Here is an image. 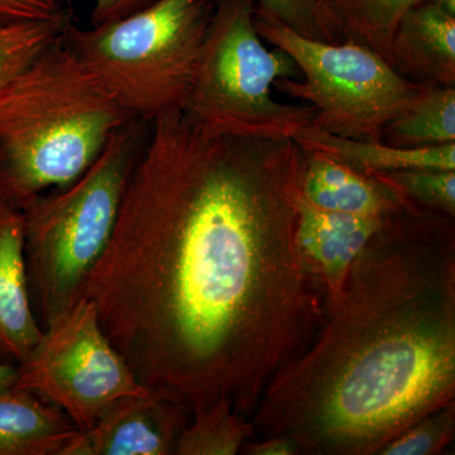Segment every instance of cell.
Segmentation results:
<instances>
[{
    "label": "cell",
    "mask_w": 455,
    "mask_h": 455,
    "mask_svg": "<svg viewBox=\"0 0 455 455\" xmlns=\"http://www.w3.org/2000/svg\"><path fill=\"white\" fill-rule=\"evenodd\" d=\"M386 220L323 211L301 196L296 235L305 262L324 286L326 313L339 304L353 262Z\"/></svg>",
    "instance_id": "cell-10"
},
{
    "label": "cell",
    "mask_w": 455,
    "mask_h": 455,
    "mask_svg": "<svg viewBox=\"0 0 455 455\" xmlns=\"http://www.w3.org/2000/svg\"><path fill=\"white\" fill-rule=\"evenodd\" d=\"M263 41L292 57L304 80L280 79L274 89L315 109L311 127L346 139L382 140L386 125L420 94L423 83L398 73L381 55L350 40L329 44L293 31L259 11Z\"/></svg>",
    "instance_id": "cell-7"
},
{
    "label": "cell",
    "mask_w": 455,
    "mask_h": 455,
    "mask_svg": "<svg viewBox=\"0 0 455 455\" xmlns=\"http://www.w3.org/2000/svg\"><path fill=\"white\" fill-rule=\"evenodd\" d=\"M191 410L148 391L123 397L90 429L80 431L61 455H170Z\"/></svg>",
    "instance_id": "cell-9"
},
{
    "label": "cell",
    "mask_w": 455,
    "mask_h": 455,
    "mask_svg": "<svg viewBox=\"0 0 455 455\" xmlns=\"http://www.w3.org/2000/svg\"><path fill=\"white\" fill-rule=\"evenodd\" d=\"M307 152L333 158L367 173L434 169L455 171V142L427 147H401L383 140H364L334 136L316 128L301 131L293 139Z\"/></svg>",
    "instance_id": "cell-15"
},
{
    "label": "cell",
    "mask_w": 455,
    "mask_h": 455,
    "mask_svg": "<svg viewBox=\"0 0 455 455\" xmlns=\"http://www.w3.org/2000/svg\"><path fill=\"white\" fill-rule=\"evenodd\" d=\"M433 4L447 12L451 16L455 17V0H434Z\"/></svg>",
    "instance_id": "cell-27"
},
{
    "label": "cell",
    "mask_w": 455,
    "mask_h": 455,
    "mask_svg": "<svg viewBox=\"0 0 455 455\" xmlns=\"http://www.w3.org/2000/svg\"><path fill=\"white\" fill-rule=\"evenodd\" d=\"M388 62L407 79L455 86V17L433 3L410 9L395 33Z\"/></svg>",
    "instance_id": "cell-13"
},
{
    "label": "cell",
    "mask_w": 455,
    "mask_h": 455,
    "mask_svg": "<svg viewBox=\"0 0 455 455\" xmlns=\"http://www.w3.org/2000/svg\"><path fill=\"white\" fill-rule=\"evenodd\" d=\"M254 438L251 419L239 414L227 400L196 410L176 443V455H235Z\"/></svg>",
    "instance_id": "cell-17"
},
{
    "label": "cell",
    "mask_w": 455,
    "mask_h": 455,
    "mask_svg": "<svg viewBox=\"0 0 455 455\" xmlns=\"http://www.w3.org/2000/svg\"><path fill=\"white\" fill-rule=\"evenodd\" d=\"M17 379V366L0 359V390L12 387Z\"/></svg>",
    "instance_id": "cell-26"
},
{
    "label": "cell",
    "mask_w": 455,
    "mask_h": 455,
    "mask_svg": "<svg viewBox=\"0 0 455 455\" xmlns=\"http://www.w3.org/2000/svg\"><path fill=\"white\" fill-rule=\"evenodd\" d=\"M339 20L344 40L363 44L390 60L392 41L401 20L420 0H328Z\"/></svg>",
    "instance_id": "cell-19"
},
{
    "label": "cell",
    "mask_w": 455,
    "mask_h": 455,
    "mask_svg": "<svg viewBox=\"0 0 455 455\" xmlns=\"http://www.w3.org/2000/svg\"><path fill=\"white\" fill-rule=\"evenodd\" d=\"M305 154L301 196L316 208L361 217L388 218L412 204L379 180L348 164L315 152Z\"/></svg>",
    "instance_id": "cell-12"
},
{
    "label": "cell",
    "mask_w": 455,
    "mask_h": 455,
    "mask_svg": "<svg viewBox=\"0 0 455 455\" xmlns=\"http://www.w3.org/2000/svg\"><path fill=\"white\" fill-rule=\"evenodd\" d=\"M307 154L239 139L182 110L151 123L106 252L80 298L148 391L251 419L326 317L299 247Z\"/></svg>",
    "instance_id": "cell-1"
},
{
    "label": "cell",
    "mask_w": 455,
    "mask_h": 455,
    "mask_svg": "<svg viewBox=\"0 0 455 455\" xmlns=\"http://www.w3.org/2000/svg\"><path fill=\"white\" fill-rule=\"evenodd\" d=\"M243 455H301L295 440L287 435H272L252 438L242 447Z\"/></svg>",
    "instance_id": "cell-25"
},
{
    "label": "cell",
    "mask_w": 455,
    "mask_h": 455,
    "mask_svg": "<svg viewBox=\"0 0 455 455\" xmlns=\"http://www.w3.org/2000/svg\"><path fill=\"white\" fill-rule=\"evenodd\" d=\"M80 433L64 411L32 392L0 390V455H61Z\"/></svg>",
    "instance_id": "cell-14"
},
{
    "label": "cell",
    "mask_w": 455,
    "mask_h": 455,
    "mask_svg": "<svg viewBox=\"0 0 455 455\" xmlns=\"http://www.w3.org/2000/svg\"><path fill=\"white\" fill-rule=\"evenodd\" d=\"M208 0H156L108 25L71 23L64 42L132 118L184 109L211 20Z\"/></svg>",
    "instance_id": "cell-5"
},
{
    "label": "cell",
    "mask_w": 455,
    "mask_h": 455,
    "mask_svg": "<svg viewBox=\"0 0 455 455\" xmlns=\"http://www.w3.org/2000/svg\"><path fill=\"white\" fill-rule=\"evenodd\" d=\"M423 84L418 98L386 125L383 142L401 147L455 142V86Z\"/></svg>",
    "instance_id": "cell-16"
},
{
    "label": "cell",
    "mask_w": 455,
    "mask_h": 455,
    "mask_svg": "<svg viewBox=\"0 0 455 455\" xmlns=\"http://www.w3.org/2000/svg\"><path fill=\"white\" fill-rule=\"evenodd\" d=\"M132 119L62 38L0 92V197L22 211L71 184Z\"/></svg>",
    "instance_id": "cell-3"
},
{
    "label": "cell",
    "mask_w": 455,
    "mask_h": 455,
    "mask_svg": "<svg viewBox=\"0 0 455 455\" xmlns=\"http://www.w3.org/2000/svg\"><path fill=\"white\" fill-rule=\"evenodd\" d=\"M147 134V123L132 119L82 176L22 209L33 309L44 328L79 300L106 252Z\"/></svg>",
    "instance_id": "cell-4"
},
{
    "label": "cell",
    "mask_w": 455,
    "mask_h": 455,
    "mask_svg": "<svg viewBox=\"0 0 455 455\" xmlns=\"http://www.w3.org/2000/svg\"><path fill=\"white\" fill-rule=\"evenodd\" d=\"M455 438V403L424 416L392 439L379 455H436Z\"/></svg>",
    "instance_id": "cell-22"
},
{
    "label": "cell",
    "mask_w": 455,
    "mask_h": 455,
    "mask_svg": "<svg viewBox=\"0 0 455 455\" xmlns=\"http://www.w3.org/2000/svg\"><path fill=\"white\" fill-rule=\"evenodd\" d=\"M254 13L253 0H220L182 112L203 130L221 136L293 140L309 127L315 109L274 98L277 80L299 79L301 74L291 56L263 44Z\"/></svg>",
    "instance_id": "cell-6"
},
{
    "label": "cell",
    "mask_w": 455,
    "mask_h": 455,
    "mask_svg": "<svg viewBox=\"0 0 455 455\" xmlns=\"http://www.w3.org/2000/svg\"><path fill=\"white\" fill-rule=\"evenodd\" d=\"M61 9L57 0H0V20H44Z\"/></svg>",
    "instance_id": "cell-23"
},
{
    "label": "cell",
    "mask_w": 455,
    "mask_h": 455,
    "mask_svg": "<svg viewBox=\"0 0 455 455\" xmlns=\"http://www.w3.org/2000/svg\"><path fill=\"white\" fill-rule=\"evenodd\" d=\"M71 23L65 9L44 20H0V92L61 41Z\"/></svg>",
    "instance_id": "cell-18"
},
{
    "label": "cell",
    "mask_w": 455,
    "mask_h": 455,
    "mask_svg": "<svg viewBox=\"0 0 455 455\" xmlns=\"http://www.w3.org/2000/svg\"><path fill=\"white\" fill-rule=\"evenodd\" d=\"M453 403L454 218L412 203L371 238L310 346L268 383L254 438L290 436L304 455H376Z\"/></svg>",
    "instance_id": "cell-2"
},
{
    "label": "cell",
    "mask_w": 455,
    "mask_h": 455,
    "mask_svg": "<svg viewBox=\"0 0 455 455\" xmlns=\"http://www.w3.org/2000/svg\"><path fill=\"white\" fill-rule=\"evenodd\" d=\"M260 11L276 18L302 36L338 44L344 41L343 28L328 0H259Z\"/></svg>",
    "instance_id": "cell-21"
},
{
    "label": "cell",
    "mask_w": 455,
    "mask_h": 455,
    "mask_svg": "<svg viewBox=\"0 0 455 455\" xmlns=\"http://www.w3.org/2000/svg\"><path fill=\"white\" fill-rule=\"evenodd\" d=\"M371 176L420 208L455 217V171L414 169Z\"/></svg>",
    "instance_id": "cell-20"
},
{
    "label": "cell",
    "mask_w": 455,
    "mask_h": 455,
    "mask_svg": "<svg viewBox=\"0 0 455 455\" xmlns=\"http://www.w3.org/2000/svg\"><path fill=\"white\" fill-rule=\"evenodd\" d=\"M42 331L27 272L23 212L0 197V359L20 366Z\"/></svg>",
    "instance_id": "cell-11"
},
{
    "label": "cell",
    "mask_w": 455,
    "mask_h": 455,
    "mask_svg": "<svg viewBox=\"0 0 455 455\" xmlns=\"http://www.w3.org/2000/svg\"><path fill=\"white\" fill-rule=\"evenodd\" d=\"M156 0H95L92 27L104 26L146 8Z\"/></svg>",
    "instance_id": "cell-24"
},
{
    "label": "cell",
    "mask_w": 455,
    "mask_h": 455,
    "mask_svg": "<svg viewBox=\"0 0 455 455\" xmlns=\"http://www.w3.org/2000/svg\"><path fill=\"white\" fill-rule=\"evenodd\" d=\"M13 386L59 407L80 431L121 398L148 392L107 337L95 305L84 298L44 326L17 366Z\"/></svg>",
    "instance_id": "cell-8"
}]
</instances>
